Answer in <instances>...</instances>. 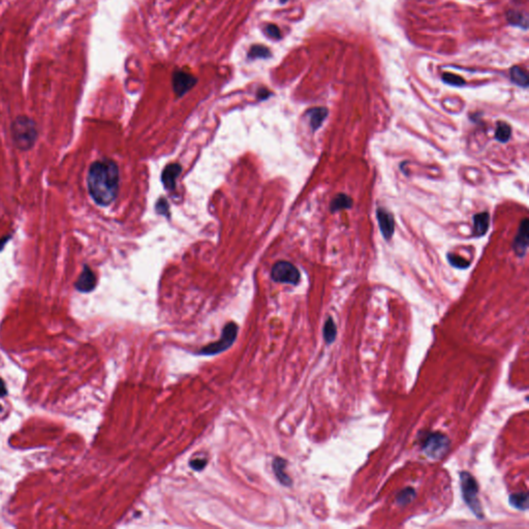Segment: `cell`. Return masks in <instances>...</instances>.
Listing matches in <instances>:
<instances>
[{
	"label": "cell",
	"mask_w": 529,
	"mask_h": 529,
	"mask_svg": "<svg viewBox=\"0 0 529 529\" xmlns=\"http://www.w3.org/2000/svg\"><path fill=\"white\" fill-rule=\"evenodd\" d=\"M189 465L192 469L196 470V471H200L202 469L205 468V466L207 465V460L205 458H196V459H193L190 461Z\"/></svg>",
	"instance_id": "26"
},
{
	"label": "cell",
	"mask_w": 529,
	"mask_h": 529,
	"mask_svg": "<svg viewBox=\"0 0 529 529\" xmlns=\"http://www.w3.org/2000/svg\"><path fill=\"white\" fill-rule=\"evenodd\" d=\"M337 335V328L332 317H329L324 327V338L327 343H332Z\"/></svg>",
	"instance_id": "18"
},
{
	"label": "cell",
	"mask_w": 529,
	"mask_h": 529,
	"mask_svg": "<svg viewBox=\"0 0 529 529\" xmlns=\"http://www.w3.org/2000/svg\"><path fill=\"white\" fill-rule=\"evenodd\" d=\"M460 479H461V489H462L463 498H464L467 506L470 508L473 514L477 515V517L482 518L483 511L481 508V502L478 498L479 488H478L477 482H475L474 478L470 473L465 472V471L461 472Z\"/></svg>",
	"instance_id": "3"
},
{
	"label": "cell",
	"mask_w": 529,
	"mask_h": 529,
	"mask_svg": "<svg viewBox=\"0 0 529 529\" xmlns=\"http://www.w3.org/2000/svg\"><path fill=\"white\" fill-rule=\"evenodd\" d=\"M508 21L513 26H519V27H523L524 29L527 28V18L524 17L520 11L511 10L508 12Z\"/></svg>",
	"instance_id": "21"
},
{
	"label": "cell",
	"mask_w": 529,
	"mask_h": 529,
	"mask_svg": "<svg viewBox=\"0 0 529 529\" xmlns=\"http://www.w3.org/2000/svg\"><path fill=\"white\" fill-rule=\"evenodd\" d=\"M286 462L282 458H275L273 461V469L275 472L276 478L278 481L284 485V486H290L292 485V480L288 475L284 472Z\"/></svg>",
	"instance_id": "14"
},
{
	"label": "cell",
	"mask_w": 529,
	"mask_h": 529,
	"mask_svg": "<svg viewBox=\"0 0 529 529\" xmlns=\"http://www.w3.org/2000/svg\"><path fill=\"white\" fill-rule=\"evenodd\" d=\"M237 334H238V327L235 323H230L226 325V327H224L222 330L221 338L218 341L211 343V345L205 347L200 352V353L206 354V355H213V354H217L224 351H227L229 348L233 346V343L235 342L237 338Z\"/></svg>",
	"instance_id": "5"
},
{
	"label": "cell",
	"mask_w": 529,
	"mask_h": 529,
	"mask_svg": "<svg viewBox=\"0 0 529 529\" xmlns=\"http://www.w3.org/2000/svg\"><path fill=\"white\" fill-rule=\"evenodd\" d=\"M376 216L379 230L383 238H385L386 240H390L395 231V221L393 215L386 209L378 208L376 211Z\"/></svg>",
	"instance_id": "9"
},
{
	"label": "cell",
	"mask_w": 529,
	"mask_h": 529,
	"mask_svg": "<svg viewBox=\"0 0 529 529\" xmlns=\"http://www.w3.org/2000/svg\"><path fill=\"white\" fill-rule=\"evenodd\" d=\"M286 1H288V0H280V2H281V3H284V2H286Z\"/></svg>",
	"instance_id": "30"
},
{
	"label": "cell",
	"mask_w": 529,
	"mask_h": 529,
	"mask_svg": "<svg viewBox=\"0 0 529 529\" xmlns=\"http://www.w3.org/2000/svg\"><path fill=\"white\" fill-rule=\"evenodd\" d=\"M512 136V128L511 126L506 123L499 121L497 123L496 131H495V139L500 143H507Z\"/></svg>",
	"instance_id": "17"
},
{
	"label": "cell",
	"mask_w": 529,
	"mask_h": 529,
	"mask_svg": "<svg viewBox=\"0 0 529 529\" xmlns=\"http://www.w3.org/2000/svg\"><path fill=\"white\" fill-rule=\"evenodd\" d=\"M156 209L160 213H163V214H168V210H169V206L167 204V201L165 200V198H162V200L158 201L157 203V206H156Z\"/></svg>",
	"instance_id": "27"
},
{
	"label": "cell",
	"mask_w": 529,
	"mask_h": 529,
	"mask_svg": "<svg viewBox=\"0 0 529 529\" xmlns=\"http://www.w3.org/2000/svg\"><path fill=\"white\" fill-rule=\"evenodd\" d=\"M96 285V277L92 270L85 266L82 273L79 276L78 280L75 283L76 288L79 292L82 293H89L91 290H93Z\"/></svg>",
	"instance_id": "10"
},
{
	"label": "cell",
	"mask_w": 529,
	"mask_h": 529,
	"mask_svg": "<svg viewBox=\"0 0 529 529\" xmlns=\"http://www.w3.org/2000/svg\"><path fill=\"white\" fill-rule=\"evenodd\" d=\"M510 77H511V81L514 84L523 87V88L528 87V83H529L528 75L523 69L519 68V66H514V68L511 69Z\"/></svg>",
	"instance_id": "16"
},
{
	"label": "cell",
	"mask_w": 529,
	"mask_h": 529,
	"mask_svg": "<svg viewBox=\"0 0 529 529\" xmlns=\"http://www.w3.org/2000/svg\"><path fill=\"white\" fill-rule=\"evenodd\" d=\"M449 441L441 433H430L423 441V451L431 459H441L448 451Z\"/></svg>",
	"instance_id": "4"
},
{
	"label": "cell",
	"mask_w": 529,
	"mask_h": 529,
	"mask_svg": "<svg viewBox=\"0 0 529 529\" xmlns=\"http://www.w3.org/2000/svg\"><path fill=\"white\" fill-rule=\"evenodd\" d=\"M415 495L416 493H415L414 489L406 488L398 494V496H397V501H398V504L404 506V505L409 504V502L415 498Z\"/></svg>",
	"instance_id": "24"
},
{
	"label": "cell",
	"mask_w": 529,
	"mask_h": 529,
	"mask_svg": "<svg viewBox=\"0 0 529 529\" xmlns=\"http://www.w3.org/2000/svg\"><path fill=\"white\" fill-rule=\"evenodd\" d=\"M269 95H270V92H269L268 90H266V89H261V90L259 91V93H258V97H259L260 99H264V98H267Z\"/></svg>",
	"instance_id": "28"
},
{
	"label": "cell",
	"mask_w": 529,
	"mask_h": 529,
	"mask_svg": "<svg viewBox=\"0 0 529 529\" xmlns=\"http://www.w3.org/2000/svg\"><path fill=\"white\" fill-rule=\"evenodd\" d=\"M529 243V221L527 218H524L521 223L519 231L515 237L513 243V248L516 255L518 257H524L528 248Z\"/></svg>",
	"instance_id": "8"
},
{
	"label": "cell",
	"mask_w": 529,
	"mask_h": 529,
	"mask_svg": "<svg viewBox=\"0 0 529 529\" xmlns=\"http://www.w3.org/2000/svg\"><path fill=\"white\" fill-rule=\"evenodd\" d=\"M328 114H329L328 109L323 108V107L313 108L307 111V116L309 117V120H310V126L313 131L317 130L322 126Z\"/></svg>",
	"instance_id": "13"
},
{
	"label": "cell",
	"mask_w": 529,
	"mask_h": 529,
	"mask_svg": "<svg viewBox=\"0 0 529 529\" xmlns=\"http://www.w3.org/2000/svg\"><path fill=\"white\" fill-rule=\"evenodd\" d=\"M181 166L179 164H171L169 165L163 172L162 175V181L165 185L166 189H174L175 188V181L176 178L181 173Z\"/></svg>",
	"instance_id": "11"
},
{
	"label": "cell",
	"mask_w": 529,
	"mask_h": 529,
	"mask_svg": "<svg viewBox=\"0 0 529 529\" xmlns=\"http://www.w3.org/2000/svg\"><path fill=\"white\" fill-rule=\"evenodd\" d=\"M442 81L447 84V85H451V86H456V87H461L463 85H465V81L464 79L461 78L460 76H457V75H453V74H449V73H445L442 75Z\"/></svg>",
	"instance_id": "23"
},
{
	"label": "cell",
	"mask_w": 529,
	"mask_h": 529,
	"mask_svg": "<svg viewBox=\"0 0 529 529\" xmlns=\"http://www.w3.org/2000/svg\"><path fill=\"white\" fill-rule=\"evenodd\" d=\"M6 394V389H5V385L4 382L2 381V379L0 378V397H2Z\"/></svg>",
	"instance_id": "29"
},
{
	"label": "cell",
	"mask_w": 529,
	"mask_h": 529,
	"mask_svg": "<svg viewBox=\"0 0 529 529\" xmlns=\"http://www.w3.org/2000/svg\"><path fill=\"white\" fill-rule=\"evenodd\" d=\"M271 56L270 50L263 45H255L250 48V51L248 53V57L251 59L257 58H269Z\"/></svg>",
	"instance_id": "20"
},
{
	"label": "cell",
	"mask_w": 529,
	"mask_h": 529,
	"mask_svg": "<svg viewBox=\"0 0 529 529\" xmlns=\"http://www.w3.org/2000/svg\"><path fill=\"white\" fill-rule=\"evenodd\" d=\"M266 33L269 37L273 39H280L281 38V32L280 29L277 27L274 24H270L266 27Z\"/></svg>",
	"instance_id": "25"
},
{
	"label": "cell",
	"mask_w": 529,
	"mask_h": 529,
	"mask_svg": "<svg viewBox=\"0 0 529 529\" xmlns=\"http://www.w3.org/2000/svg\"><path fill=\"white\" fill-rule=\"evenodd\" d=\"M352 207H353L352 197L346 193H339L334 197V200L331 202L330 211L332 213H335L337 212V211H340L343 209H351Z\"/></svg>",
	"instance_id": "15"
},
{
	"label": "cell",
	"mask_w": 529,
	"mask_h": 529,
	"mask_svg": "<svg viewBox=\"0 0 529 529\" xmlns=\"http://www.w3.org/2000/svg\"><path fill=\"white\" fill-rule=\"evenodd\" d=\"M510 504L518 510H527L528 496L526 493H516L510 496Z\"/></svg>",
	"instance_id": "19"
},
{
	"label": "cell",
	"mask_w": 529,
	"mask_h": 529,
	"mask_svg": "<svg viewBox=\"0 0 529 529\" xmlns=\"http://www.w3.org/2000/svg\"><path fill=\"white\" fill-rule=\"evenodd\" d=\"M90 196L99 206H109L115 201L119 189V170L111 160L94 162L87 176Z\"/></svg>",
	"instance_id": "1"
},
{
	"label": "cell",
	"mask_w": 529,
	"mask_h": 529,
	"mask_svg": "<svg viewBox=\"0 0 529 529\" xmlns=\"http://www.w3.org/2000/svg\"><path fill=\"white\" fill-rule=\"evenodd\" d=\"M10 132L15 146L23 151L32 148L38 136L34 121L27 116L17 117L11 124Z\"/></svg>",
	"instance_id": "2"
},
{
	"label": "cell",
	"mask_w": 529,
	"mask_h": 529,
	"mask_svg": "<svg viewBox=\"0 0 529 529\" xmlns=\"http://www.w3.org/2000/svg\"><path fill=\"white\" fill-rule=\"evenodd\" d=\"M271 276L274 281L289 283V284H298L300 281V272L294 266L293 264L288 262H278L276 263L271 271Z\"/></svg>",
	"instance_id": "6"
},
{
	"label": "cell",
	"mask_w": 529,
	"mask_h": 529,
	"mask_svg": "<svg viewBox=\"0 0 529 529\" xmlns=\"http://www.w3.org/2000/svg\"><path fill=\"white\" fill-rule=\"evenodd\" d=\"M490 224V215L488 212L478 213L473 216V235L477 237L484 236Z\"/></svg>",
	"instance_id": "12"
},
{
	"label": "cell",
	"mask_w": 529,
	"mask_h": 529,
	"mask_svg": "<svg viewBox=\"0 0 529 529\" xmlns=\"http://www.w3.org/2000/svg\"><path fill=\"white\" fill-rule=\"evenodd\" d=\"M446 258H447L448 263L451 264L452 266L455 267V268L466 269V268L469 267V264H470L469 262H467L466 260H464V259L457 256V255H454V254H447Z\"/></svg>",
	"instance_id": "22"
},
{
	"label": "cell",
	"mask_w": 529,
	"mask_h": 529,
	"mask_svg": "<svg viewBox=\"0 0 529 529\" xmlns=\"http://www.w3.org/2000/svg\"><path fill=\"white\" fill-rule=\"evenodd\" d=\"M172 83H173V89L175 93L179 97H181L196 84V78H194L188 73L178 70L173 74Z\"/></svg>",
	"instance_id": "7"
}]
</instances>
